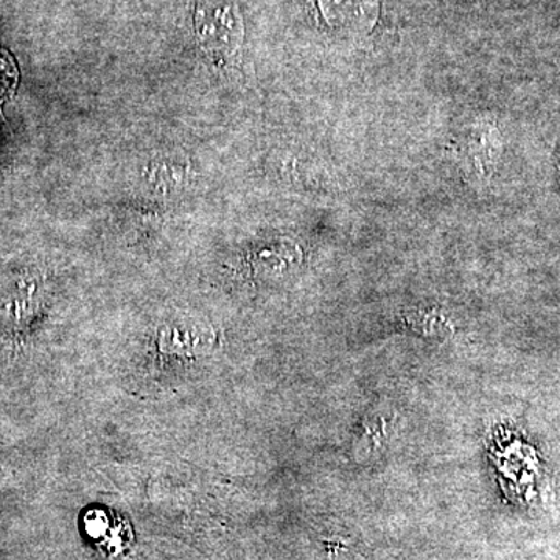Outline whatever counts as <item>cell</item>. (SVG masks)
I'll return each mask as SVG.
<instances>
[{
	"label": "cell",
	"instance_id": "6da1fadb",
	"mask_svg": "<svg viewBox=\"0 0 560 560\" xmlns=\"http://www.w3.org/2000/svg\"><path fill=\"white\" fill-rule=\"evenodd\" d=\"M195 28L202 50L221 66L228 65L241 49L242 20L232 0H200Z\"/></svg>",
	"mask_w": 560,
	"mask_h": 560
},
{
	"label": "cell",
	"instance_id": "7a4b0ae2",
	"mask_svg": "<svg viewBox=\"0 0 560 560\" xmlns=\"http://www.w3.org/2000/svg\"><path fill=\"white\" fill-rule=\"evenodd\" d=\"M320 7L331 24L360 28L374 20L375 0H320Z\"/></svg>",
	"mask_w": 560,
	"mask_h": 560
},
{
	"label": "cell",
	"instance_id": "3957f363",
	"mask_svg": "<svg viewBox=\"0 0 560 560\" xmlns=\"http://www.w3.org/2000/svg\"><path fill=\"white\" fill-rule=\"evenodd\" d=\"M212 342V330L208 327L201 326L200 323H184L175 324V326L167 327L162 334V348H173L175 352L179 350H200V348H208Z\"/></svg>",
	"mask_w": 560,
	"mask_h": 560
},
{
	"label": "cell",
	"instance_id": "277c9868",
	"mask_svg": "<svg viewBox=\"0 0 560 560\" xmlns=\"http://www.w3.org/2000/svg\"><path fill=\"white\" fill-rule=\"evenodd\" d=\"M16 83V70L9 58H0V103L5 101Z\"/></svg>",
	"mask_w": 560,
	"mask_h": 560
}]
</instances>
